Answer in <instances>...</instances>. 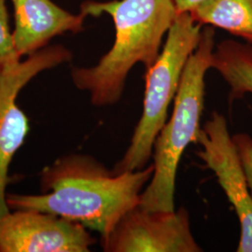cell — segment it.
Masks as SVG:
<instances>
[{
    "instance_id": "cell-10",
    "label": "cell",
    "mask_w": 252,
    "mask_h": 252,
    "mask_svg": "<svg viewBox=\"0 0 252 252\" xmlns=\"http://www.w3.org/2000/svg\"><path fill=\"white\" fill-rule=\"evenodd\" d=\"M211 69L216 70L229 85V100L252 94V45L225 39L215 46Z\"/></svg>"
},
{
    "instance_id": "cell-4",
    "label": "cell",
    "mask_w": 252,
    "mask_h": 252,
    "mask_svg": "<svg viewBox=\"0 0 252 252\" xmlns=\"http://www.w3.org/2000/svg\"><path fill=\"white\" fill-rule=\"evenodd\" d=\"M202 29L189 12L180 13L175 19L158 57L146 69L142 113L126 153L113 168L114 173L140 170L148 165L185 65L198 46Z\"/></svg>"
},
{
    "instance_id": "cell-9",
    "label": "cell",
    "mask_w": 252,
    "mask_h": 252,
    "mask_svg": "<svg viewBox=\"0 0 252 252\" xmlns=\"http://www.w3.org/2000/svg\"><path fill=\"white\" fill-rule=\"evenodd\" d=\"M14 11L12 35L19 55H31L49 45L55 36L84 30L86 16L74 14L53 0H9Z\"/></svg>"
},
{
    "instance_id": "cell-3",
    "label": "cell",
    "mask_w": 252,
    "mask_h": 252,
    "mask_svg": "<svg viewBox=\"0 0 252 252\" xmlns=\"http://www.w3.org/2000/svg\"><path fill=\"white\" fill-rule=\"evenodd\" d=\"M214 49L215 31L212 27H204L198 46L185 65L171 117L154 141V171L138 207L151 211L175 210L178 167L186 148L197 144L205 105V79L212 67Z\"/></svg>"
},
{
    "instance_id": "cell-6",
    "label": "cell",
    "mask_w": 252,
    "mask_h": 252,
    "mask_svg": "<svg viewBox=\"0 0 252 252\" xmlns=\"http://www.w3.org/2000/svg\"><path fill=\"white\" fill-rule=\"evenodd\" d=\"M196 153L207 168L216 176L218 183L234 207L240 225L237 252H252V195L233 135L225 117L213 112L201 127Z\"/></svg>"
},
{
    "instance_id": "cell-8",
    "label": "cell",
    "mask_w": 252,
    "mask_h": 252,
    "mask_svg": "<svg viewBox=\"0 0 252 252\" xmlns=\"http://www.w3.org/2000/svg\"><path fill=\"white\" fill-rule=\"evenodd\" d=\"M94 243L86 227L51 213L18 209L0 219V252H88Z\"/></svg>"
},
{
    "instance_id": "cell-7",
    "label": "cell",
    "mask_w": 252,
    "mask_h": 252,
    "mask_svg": "<svg viewBox=\"0 0 252 252\" xmlns=\"http://www.w3.org/2000/svg\"><path fill=\"white\" fill-rule=\"evenodd\" d=\"M106 252H200L185 208L151 211L136 207L128 211L107 237Z\"/></svg>"
},
{
    "instance_id": "cell-11",
    "label": "cell",
    "mask_w": 252,
    "mask_h": 252,
    "mask_svg": "<svg viewBox=\"0 0 252 252\" xmlns=\"http://www.w3.org/2000/svg\"><path fill=\"white\" fill-rule=\"evenodd\" d=\"M189 13L200 25L223 29L252 45V0H206Z\"/></svg>"
},
{
    "instance_id": "cell-12",
    "label": "cell",
    "mask_w": 252,
    "mask_h": 252,
    "mask_svg": "<svg viewBox=\"0 0 252 252\" xmlns=\"http://www.w3.org/2000/svg\"><path fill=\"white\" fill-rule=\"evenodd\" d=\"M21 62L9 25L7 0H0V74L9 72Z\"/></svg>"
},
{
    "instance_id": "cell-5",
    "label": "cell",
    "mask_w": 252,
    "mask_h": 252,
    "mask_svg": "<svg viewBox=\"0 0 252 252\" xmlns=\"http://www.w3.org/2000/svg\"><path fill=\"white\" fill-rule=\"evenodd\" d=\"M72 53L62 45L47 46L9 72L0 74V219L10 211L7 185L10 162L29 133V120L19 107V93L39 73L67 63Z\"/></svg>"
},
{
    "instance_id": "cell-14",
    "label": "cell",
    "mask_w": 252,
    "mask_h": 252,
    "mask_svg": "<svg viewBox=\"0 0 252 252\" xmlns=\"http://www.w3.org/2000/svg\"><path fill=\"white\" fill-rule=\"evenodd\" d=\"M178 14L184 12H190L201 3L206 0H173Z\"/></svg>"
},
{
    "instance_id": "cell-13",
    "label": "cell",
    "mask_w": 252,
    "mask_h": 252,
    "mask_svg": "<svg viewBox=\"0 0 252 252\" xmlns=\"http://www.w3.org/2000/svg\"><path fill=\"white\" fill-rule=\"evenodd\" d=\"M233 139L242 162L249 188L252 195V137L248 134L239 133L233 135Z\"/></svg>"
},
{
    "instance_id": "cell-2",
    "label": "cell",
    "mask_w": 252,
    "mask_h": 252,
    "mask_svg": "<svg viewBox=\"0 0 252 252\" xmlns=\"http://www.w3.org/2000/svg\"><path fill=\"white\" fill-rule=\"evenodd\" d=\"M81 13L86 17L107 14L113 21V45L96 64L73 67L71 80L79 90L88 93L98 108L118 103L126 80L137 63L147 69L162 50V40L178 16L173 0L84 1Z\"/></svg>"
},
{
    "instance_id": "cell-1",
    "label": "cell",
    "mask_w": 252,
    "mask_h": 252,
    "mask_svg": "<svg viewBox=\"0 0 252 252\" xmlns=\"http://www.w3.org/2000/svg\"><path fill=\"white\" fill-rule=\"evenodd\" d=\"M153 171L152 163L140 170L114 173L90 155L73 153L42 170L41 194L7 193V203L10 210L63 217L105 238L128 211L139 206Z\"/></svg>"
}]
</instances>
